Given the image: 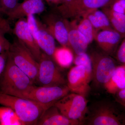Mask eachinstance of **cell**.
I'll return each instance as SVG.
<instances>
[{
    "label": "cell",
    "instance_id": "obj_29",
    "mask_svg": "<svg viewBox=\"0 0 125 125\" xmlns=\"http://www.w3.org/2000/svg\"><path fill=\"white\" fill-rule=\"evenodd\" d=\"M8 51L0 54V76L2 74L5 67L8 57Z\"/></svg>",
    "mask_w": 125,
    "mask_h": 125
},
{
    "label": "cell",
    "instance_id": "obj_6",
    "mask_svg": "<svg viewBox=\"0 0 125 125\" xmlns=\"http://www.w3.org/2000/svg\"><path fill=\"white\" fill-rule=\"evenodd\" d=\"M112 0H74L68 4L58 5L54 11L65 19H78L93 10L107 6Z\"/></svg>",
    "mask_w": 125,
    "mask_h": 125
},
{
    "label": "cell",
    "instance_id": "obj_3",
    "mask_svg": "<svg viewBox=\"0 0 125 125\" xmlns=\"http://www.w3.org/2000/svg\"><path fill=\"white\" fill-rule=\"evenodd\" d=\"M8 54L14 63L31 79L33 83L37 81L39 64L26 46L17 39L11 43Z\"/></svg>",
    "mask_w": 125,
    "mask_h": 125
},
{
    "label": "cell",
    "instance_id": "obj_21",
    "mask_svg": "<svg viewBox=\"0 0 125 125\" xmlns=\"http://www.w3.org/2000/svg\"><path fill=\"white\" fill-rule=\"evenodd\" d=\"M0 125H23L13 109L7 107H0Z\"/></svg>",
    "mask_w": 125,
    "mask_h": 125
},
{
    "label": "cell",
    "instance_id": "obj_18",
    "mask_svg": "<svg viewBox=\"0 0 125 125\" xmlns=\"http://www.w3.org/2000/svg\"><path fill=\"white\" fill-rule=\"evenodd\" d=\"M83 17H86L98 31L114 30L112 28L107 16L102 10L99 9L94 10Z\"/></svg>",
    "mask_w": 125,
    "mask_h": 125
},
{
    "label": "cell",
    "instance_id": "obj_19",
    "mask_svg": "<svg viewBox=\"0 0 125 125\" xmlns=\"http://www.w3.org/2000/svg\"><path fill=\"white\" fill-rule=\"evenodd\" d=\"M52 58L61 67L67 68L73 62L74 57L72 51L70 48L62 46L56 47Z\"/></svg>",
    "mask_w": 125,
    "mask_h": 125
},
{
    "label": "cell",
    "instance_id": "obj_17",
    "mask_svg": "<svg viewBox=\"0 0 125 125\" xmlns=\"http://www.w3.org/2000/svg\"><path fill=\"white\" fill-rule=\"evenodd\" d=\"M38 29L35 40L41 51L50 57L52 56L56 48L55 39L42 22L37 19Z\"/></svg>",
    "mask_w": 125,
    "mask_h": 125
},
{
    "label": "cell",
    "instance_id": "obj_25",
    "mask_svg": "<svg viewBox=\"0 0 125 125\" xmlns=\"http://www.w3.org/2000/svg\"><path fill=\"white\" fill-rule=\"evenodd\" d=\"M5 34L3 30L0 29V54L9 51L11 45V43L5 37Z\"/></svg>",
    "mask_w": 125,
    "mask_h": 125
},
{
    "label": "cell",
    "instance_id": "obj_32",
    "mask_svg": "<svg viewBox=\"0 0 125 125\" xmlns=\"http://www.w3.org/2000/svg\"><path fill=\"white\" fill-rule=\"evenodd\" d=\"M48 4L58 5L60 4L61 0H46Z\"/></svg>",
    "mask_w": 125,
    "mask_h": 125
},
{
    "label": "cell",
    "instance_id": "obj_33",
    "mask_svg": "<svg viewBox=\"0 0 125 125\" xmlns=\"http://www.w3.org/2000/svg\"><path fill=\"white\" fill-rule=\"evenodd\" d=\"M74 0H61L60 4L59 5H66L70 3Z\"/></svg>",
    "mask_w": 125,
    "mask_h": 125
},
{
    "label": "cell",
    "instance_id": "obj_2",
    "mask_svg": "<svg viewBox=\"0 0 125 125\" xmlns=\"http://www.w3.org/2000/svg\"><path fill=\"white\" fill-rule=\"evenodd\" d=\"M0 104L13 109L23 125H37L44 112L49 107L30 99L0 92Z\"/></svg>",
    "mask_w": 125,
    "mask_h": 125
},
{
    "label": "cell",
    "instance_id": "obj_24",
    "mask_svg": "<svg viewBox=\"0 0 125 125\" xmlns=\"http://www.w3.org/2000/svg\"><path fill=\"white\" fill-rule=\"evenodd\" d=\"M112 28L120 34L122 38L125 37V24L118 21L113 16L107 14Z\"/></svg>",
    "mask_w": 125,
    "mask_h": 125
},
{
    "label": "cell",
    "instance_id": "obj_9",
    "mask_svg": "<svg viewBox=\"0 0 125 125\" xmlns=\"http://www.w3.org/2000/svg\"><path fill=\"white\" fill-rule=\"evenodd\" d=\"M37 81L41 86L64 85V76L52 60V58L42 52L39 61Z\"/></svg>",
    "mask_w": 125,
    "mask_h": 125
},
{
    "label": "cell",
    "instance_id": "obj_20",
    "mask_svg": "<svg viewBox=\"0 0 125 125\" xmlns=\"http://www.w3.org/2000/svg\"><path fill=\"white\" fill-rule=\"evenodd\" d=\"M81 18L79 22L76 20V27L78 31L85 37L88 44H90L95 40L99 31L94 28L86 17Z\"/></svg>",
    "mask_w": 125,
    "mask_h": 125
},
{
    "label": "cell",
    "instance_id": "obj_7",
    "mask_svg": "<svg viewBox=\"0 0 125 125\" xmlns=\"http://www.w3.org/2000/svg\"><path fill=\"white\" fill-rule=\"evenodd\" d=\"M67 85L33 86L22 98L27 99L50 107L69 93Z\"/></svg>",
    "mask_w": 125,
    "mask_h": 125
},
{
    "label": "cell",
    "instance_id": "obj_16",
    "mask_svg": "<svg viewBox=\"0 0 125 125\" xmlns=\"http://www.w3.org/2000/svg\"><path fill=\"white\" fill-rule=\"evenodd\" d=\"M82 125L79 121L71 120L61 113L55 105L48 108L39 120L37 125Z\"/></svg>",
    "mask_w": 125,
    "mask_h": 125
},
{
    "label": "cell",
    "instance_id": "obj_35",
    "mask_svg": "<svg viewBox=\"0 0 125 125\" xmlns=\"http://www.w3.org/2000/svg\"></svg>",
    "mask_w": 125,
    "mask_h": 125
},
{
    "label": "cell",
    "instance_id": "obj_34",
    "mask_svg": "<svg viewBox=\"0 0 125 125\" xmlns=\"http://www.w3.org/2000/svg\"><path fill=\"white\" fill-rule=\"evenodd\" d=\"M123 64H125V62H124V63H123Z\"/></svg>",
    "mask_w": 125,
    "mask_h": 125
},
{
    "label": "cell",
    "instance_id": "obj_8",
    "mask_svg": "<svg viewBox=\"0 0 125 125\" xmlns=\"http://www.w3.org/2000/svg\"><path fill=\"white\" fill-rule=\"evenodd\" d=\"M89 125H122L125 121L111 104L102 102L94 105L86 117L84 123Z\"/></svg>",
    "mask_w": 125,
    "mask_h": 125
},
{
    "label": "cell",
    "instance_id": "obj_27",
    "mask_svg": "<svg viewBox=\"0 0 125 125\" xmlns=\"http://www.w3.org/2000/svg\"><path fill=\"white\" fill-rule=\"evenodd\" d=\"M2 13L0 9V29L2 30L6 33L13 32L9 22L3 18L2 15Z\"/></svg>",
    "mask_w": 125,
    "mask_h": 125
},
{
    "label": "cell",
    "instance_id": "obj_14",
    "mask_svg": "<svg viewBox=\"0 0 125 125\" xmlns=\"http://www.w3.org/2000/svg\"><path fill=\"white\" fill-rule=\"evenodd\" d=\"M122 39L120 34L111 30L99 31L94 40L104 52L111 56L115 52Z\"/></svg>",
    "mask_w": 125,
    "mask_h": 125
},
{
    "label": "cell",
    "instance_id": "obj_15",
    "mask_svg": "<svg viewBox=\"0 0 125 125\" xmlns=\"http://www.w3.org/2000/svg\"><path fill=\"white\" fill-rule=\"evenodd\" d=\"M77 20L69 21L67 19L68 39L70 48L75 55L86 53L89 44L84 37L78 31L76 27Z\"/></svg>",
    "mask_w": 125,
    "mask_h": 125
},
{
    "label": "cell",
    "instance_id": "obj_13",
    "mask_svg": "<svg viewBox=\"0 0 125 125\" xmlns=\"http://www.w3.org/2000/svg\"><path fill=\"white\" fill-rule=\"evenodd\" d=\"M45 9L42 0H24L7 16L9 20H15L31 15L41 13Z\"/></svg>",
    "mask_w": 125,
    "mask_h": 125
},
{
    "label": "cell",
    "instance_id": "obj_11",
    "mask_svg": "<svg viewBox=\"0 0 125 125\" xmlns=\"http://www.w3.org/2000/svg\"><path fill=\"white\" fill-rule=\"evenodd\" d=\"M91 80L83 65H75L70 70L67 76V85L72 93L86 97L90 90Z\"/></svg>",
    "mask_w": 125,
    "mask_h": 125
},
{
    "label": "cell",
    "instance_id": "obj_12",
    "mask_svg": "<svg viewBox=\"0 0 125 125\" xmlns=\"http://www.w3.org/2000/svg\"><path fill=\"white\" fill-rule=\"evenodd\" d=\"M13 32L17 38L28 48L36 60L39 62L42 52L30 31L27 19L23 18L18 19L15 24Z\"/></svg>",
    "mask_w": 125,
    "mask_h": 125
},
{
    "label": "cell",
    "instance_id": "obj_23",
    "mask_svg": "<svg viewBox=\"0 0 125 125\" xmlns=\"http://www.w3.org/2000/svg\"><path fill=\"white\" fill-rule=\"evenodd\" d=\"M19 0H0V9L2 13L7 15L19 4Z\"/></svg>",
    "mask_w": 125,
    "mask_h": 125
},
{
    "label": "cell",
    "instance_id": "obj_1",
    "mask_svg": "<svg viewBox=\"0 0 125 125\" xmlns=\"http://www.w3.org/2000/svg\"><path fill=\"white\" fill-rule=\"evenodd\" d=\"M33 83L8 54L5 67L0 80V92L23 98L33 87Z\"/></svg>",
    "mask_w": 125,
    "mask_h": 125
},
{
    "label": "cell",
    "instance_id": "obj_26",
    "mask_svg": "<svg viewBox=\"0 0 125 125\" xmlns=\"http://www.w3.org/2000/svg\"><path fill=\"white\" fill-rule=\"evenodd\" d=\"M102 9V10L105 14L111 15L121 22L125 24V14L115 12L106 6Z\"/></svg>",
    "mask_w": 125,
    "mask_h": 125
},
{
    "label": "cell",
    "instance_id": "obj_10",
    "mask_svg": "<svg viewBox=\"0 0 125 125\" xmlns=\"http://www.w3.org/2000/svg\"><path fill=\"white\" fill-rule=\"evenodd\" d=\"M42 20L43 23L55 39L62 46L70 48L67 19L53 11L43 16Z\"/></svg>",
    "mask_w": 125,
    "mask_h": 125
},
{
    "label": "cell",
    "instance_id": "obj_30",
    "mask_svg": "<svg viewBox=\"0 0 125 125\" xmlns=\"http://www.w3.org/2000/svg\"><path fill=\"white\" fill-rule=\"evenodd\" d=\"M115 94L117 101L125 107V88L121 90Z\"/></svg>",
    "mask_w": 125,
    "mask_h": 125
},
{
    "label": "cell",
    "instance_id": "obj_4",
    "mask_svg": "<svg viewBox=\"0 0 125 125\" xmlns=\"http://www.w3.org/2000/svg\"><path fill=\"white\" fill-rule=\"evenodd\" d=\"M54 105L66 117L84 124L88 109L85 97L74 93H69Z\"/></svg>",
    "mask_w": 125,
    "mask_h": 125
},
{
    "label": "cell",
    "instance_id": "obj_22",
    "mask_svg": "<svg viewBox=\"0 0 125 125\" xmlns=\"http://www.w3.org/2000/svg\"><path fill=\"white\" fill-rule=\"evenodd\" d=\"M125 76V64L117 66L113 75L104 87L109 93L112 94L114 88Z\"/></svg>",
    "mask_w": 125,
    "mask_h": 125
},
{
    "label": "cell",
    "instance_id": "obj_5",
    "mask_svg": "<svg viewBox=\"0 0 125 125\" xmlns=\"http://www.w3.org/2000/svg\"><path fill=\"white\" fill-rule=\"evenodd\" d=\"M89 56L92 64V80L96 86L104 87L115 70V63L110 55L103 52H93Z\"/></svg>",
    "mask_w": 125,
    "mask_h": 125
},
{
    "label": "cell",
    "instance_id": "obj_31",
    "mask_svg": "<svg viewBox=\"0 0 125 125\" xmlns=\"http://www.w3.org/2000/svg\"><path fill=\"white\" fill-rule=\"evenodd\" d=\"M125 88V76L115 87L113 92L112 94H115L118 91Z\"/></svg>",
    "mask_w": 125,
    "mask_h": 125
},
{
    "label": "cell",
    "instance_id": "obj_28",
    "mask_svg": "<svg viewBox=\"0 0 125 125\" xmlns=\"http://www.w3.org/2000/svg\"><path fill=\"white\" fill-rule=\"evenodd\" d=\"M116 58L120 62L124 63L125 59V37L121 43L117 50Z\"/></svg>",
    "mask_w": 125,
    "mask_h": 125
}]
</instances>
